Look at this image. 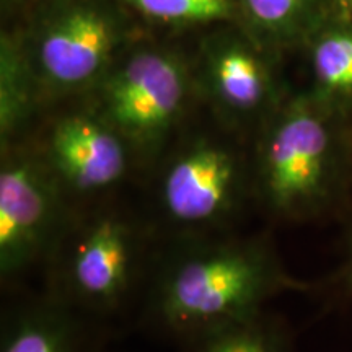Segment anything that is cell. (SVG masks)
Masks as SVG:
<instances>
[{
    "mask_svg": "<svg viewBox=\"0 0 352 352\" xmlns=\"http://www.w3.org/2000/svg\"><path fill=\"white\" fill-rule=\"evenodd\" d=\"M298 285L266 236H196L162 263L152 310L162 327L189 340L264 311L270 298Z\"/></svg>",
    "mask_w": 352,
    "mask_h": 352,
    "instance_id": "1",
    "label": "cell"
},
{
    "mask_svg": "<svg viewBox=\"0 0 352 352\" xmlns=\"http://www.w3.org/2000/svg\"><path fill=\"white\" fill-rule=\"evenodd\" d=\"M338 113L314 95L280 104L259 127L253 191L270 217L310 222L344 210L352 189V151Z\"/></svg>",
    "mask_w": 352,
    "mask_h": 352,
    "instance_id": "2",
    "label": "cell"
},
{
    "mask_svg": "<svg viewBox=\"0 0 352 352\" xmlns=\"http://www.w3.org/2000/svg\"><path fill=\"white\" fill-rule=\"evenodd\" d=\"M153 199L158 217L178 235H215L254 199L252 157L214 138L188 140L157 170Z\"/></svg>",
    "mask_w": 352,
    "mask_h": 352,
    "instance_id": "3",
    "label": "cell"
},
{
    "mask_svg": "<svg viewBox=\"0 0 352 352\" xmlns=\"http://www.w3.org/2000/svg\"><path fill=\"white\" fill-rule=\"evenodd\" d=\"M195 72L175 52L138 47L118 56L100 82L95 111L124 138L135 155L153 158L182 121Z\"/></svg>",
    "mask_w": 352,
    "mask_h": 352,
    "instance_id": "4",
    "label": "cell"
},
{
    "mask_svg": "<svg viewBox=\"0 0 352 352\" xmlns=\"http://www.w3.org/2000/svg\"><path fill=\"white\" fill-rule=\"evenodd\" d=\"M126 38L118 12L103 0H60L23 39L44 94L94 88L118 59Z\"/></svg>",
    "mask_w": 352,
    "mask_h": 352,
    "instance_id": "5",
    "label": "cell"
},
{
    "mask_svg": "<svg viewBox=\"0 0 352 352\" xmlns=\"http://www.w3.org/2000/svg\"><path fill=\"white\" fill-rule=\"evenodd\" d=\"M64 298L94 311L116 308L131 292L142 263L138 223L116 210L69 217L52 252Z\"/></svg>",
    "mask_w": 352,
    "mask_h": 352,
    "instance_id": "6",
    "label": "cell"
},
{
    "mask_svg": "<svg viewBox=\"0 0 352 352\" xmlns=\"http://www.w3.org/2000/svg\"><path fill=\"white\" fill-rule=\"evenodd\" d=\"M67 191L41 151L12 144L0 164V272L20 274L51 254L69 220Z\"/></svg>",
    "mask_w": 352,
    "mask_h": 352,
    "instance_id": "7",
    "label": "cell"
},
{
    "mask_svg": "<svg viewBox=\"0 0 352 352\" xmlns=\"http://www.w3.org/2000/svg\"><path fill=\"white\" fill-rule=\"evenodd\" d=\"M195 85L230 126L261 124L277 108L279 91L256 39L222 32L201 47Z\"/></svg>",
    "mask_w": 352,
    "mask_h": 352,
    "instance_id": "8",
    "label": "cell"
},
{
    "mask_svg": "<svg viewBox=\"0 0 352 352\" xmlns=\"http://www.w3.org/2000/svg\"><path fill=\"white\" fill-rule=\"evenodd\" d=\"M41 152L69 196L111 191L129 176L138 158L131 144L95 109L59 118Z\"/></svg>",
    "mask_w": 352,
    "mask_h": 352,
    "instance_id": "9",
    "label": "cell"
},
{
    "mask_svg": "<svg viewBox=\"0 0 352 352\" xmlns=\"http://www.w3.org/2000/svg\"><path fill=\"white\" fill-rule=\"evenodd\" d=\"M41 87L34 76L23 39L2 34L0 41V140L2 148L16 139L33 120Z\"/></svg>",
    "mask_w": 352,
    "mask_h": 352,
    "instance_id": "10",
    "label": "cell"
},
{
    "mask_svg": "<svg viewBox=\"0 0 352 352\" xmlns=\"http://www.w3.org/2000/svg\"><path fill=\"white\" fill-rule=\"evenodd\" d=\"M0 352H85L80 329L59 305L21 310L3 327Z\"/></svg>",
    "mask_w": 352,
    "mask_h": 352,
    "instance_id": "11",
    "label": "cell"
},
{
    "mask_svg": "<svg viewBox=\"0 0 352 352\" xmlns=\"http://www.w3.org/2000/svg\"><path fill=\"white\" fill-rule=\"evenodd\" d=\"M188 352H294L289 333L264 311L189 338Z\"/></svg>",
    "mask_w": 352,
    "mask_h": 352,
    "instance_id": "12",
    "label": "cell"
},
{
    "mask_svg": "<svg viewBox=\"0 0 352 352\" xmlns=\"http://www.w3.org/2000/svg\"><path fill=\"white\" fill-rule=\"evenodd\" d=\"M315 96L338 109L352 103V32H331L311 50Z\"/></svg>",
    "mask_w": 352,
    "mask_h": 352,
    "instance_id": "13",
    "label": "cell"
},
{
    "mask_svg": "<svg viewBox=\"0 0 352 352\" xmlns=\"http://www.w3.org/2000/svg\"><path fill=\"white\" fill-rule=\"evenodd\" d=\"M118 2L144 19L175 26L233 23L241 19L239 0H118Z\"/></svg>",
    "mask_w": 352,
    "mask_h": 352,
    "instance_id": "14",
    "label": "cell"
},
{
    "mask_svg": "<svg viewBox=\"0 0 352 352\" xmlns=\"http://www.w3.org/2000/svg\"><path fill=\"white\" fill-rule=\"evenodd\" d=\"M310 0H239L241 19L253 26V38L280 36L300 19Z\"/></svg>",
    "mask_w": 352,
    "mask_h": 352,
    "instance_id": "15",
    "label": "cell"
},
{
    "mask_svg": "<svg viewBox=\"0 0 352 352\" xmlns=\"http://www.w3.org/2000/svg\"><path fill=\"white\" fill-rule=\"evenodd\" d=\"M341 280L346 285V290L352 294V222L346 235V258L341 267Z\"/></svg>",
    "mask_w": 352,
    "mask_h": 352,
    "instance_id": "16",
    "label": "cell"
},
{
    "mask_svg": "<svg viewBox=\"0 0 352 352\" xmlns=\"http://www.w3.org/2000/svg\"><path fill=\"white\" fill-rule=\"evenodd\" d=\"M342 2H347V3H352V0H342Z\"/></svg>",
    "mask_w": 352,
    "mask_h": 352,
    "instance_id": "17",
    "label": "cell"
}]
</instances>
